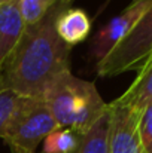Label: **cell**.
Segmentation results:
<instances>
[{"label":"cell","instance_id":"cell-1","mask_svg":"<svg viewBox=\"0 0 152 153\" xmlns=\"http://www.w3.org/2000/svg\"><path fill=\"white\" fill-rule=\"evenodd\" d=\"M70 6L66 0H55L39 22L25 25L16 49L0 73L7 88L19 95L42 98L51 82L70 70V46L55 28L58 13Z\"/></svg>","mask_w":152,"mask_h":153},{"label":"cell","instance_id":"cell-2","mask_svg":"<svg viewBox=\"0 0 152 153\" xmlns=\"http://www.w3.org/2000/svg\"><path fill=\"white\" fill-rule=\"evenodd\" d=\"M42 98L57 125L76 132H85L109 108L94 83L76 77L70 70L51 82Z\"/></svg>","mask_w":152,"mask_h":153},{"label":"cell","instance_id":"cell-3","mask_svg":"<svg viewBox=\"0 0 152 153\" xmlns=\"http://www.w3.org/2000/svg\"><path fill=\"white\" fill-rule=\"evenodd\" d=\"M57 128L60 126L43 98L21 95L1 140L13 153H36L39 144Z\"/></svg>","mask_w":152,"mask_h":153},{"label":"cell","instance_id":"cell-4","mask_svg":"<svg viewBox=\"0 0 152 153\" xmlns=\"http://www.w3.org/2000/svg\"><path fill=\"white\" fill-rule=\"evenodd\" d=\"M152 55V3L133 25L130 33L97 62L100 77L118 76L128 70H139Z\"/></svg>","mask_w":152,"mask_h":153},{"label":"cell","instance_id":"cell-5","mask_svg":"<svg viewBox=\"0 0 152 153\" xmlns=\"http://www.w3.org/2000/svg\"><path fill=\"white\" fill-rule=\"evenodd\" d=\"M109 153H145L139 134L140 113L116 100L109 102Z\"/></svg>","mask_w":152,"mask_h":153},{"label":"cell","instance_id":"cell-6","mask_svg":"<svg viewBox=\"0 0 152 153\" xmlns=\"http://www.w3.org/2000/svg\"><path fill=\"white\" fill-rule=\"evenodd\" d=\"M152 1H131L119 15L112 18L96 33L91 45V55L100 62L133 28Z\"/></svg>","mask_w":152,"mask_h":153},{"label":"cell","instance_id":"cell-7","mask_svg":"<svg viewBox=\"0 0 152 153\" xmlns=\"http://www.w3.org/2000/svg\"><path fill=\"white\" fill-rule=\"evenodd\" d=\"M24 28L18 3L0 1V73L16 49Z\"/></svg>","mask_w":152,"mask_h":153},{"label":"cell","instance_id":"cell-8","mask_svg":"<svg viewBox=\"0 0 152 153\" xmlns=\"http://www.w3.org/2000/svg\"><path fill=\"white\" fill-rule=\"evenodd\" d=\"M55 28L60 39L72 48L90 36L91 21L84 9L70 6L58 13L55 19Z\"/></svg>","mask_w":152,"mask_h":153},{"label":"cell","instance_id":"cell-9","mask_svg":"<svg viewBox=\"0 0 152 153\" xmlns=\"http://www.w3.org/2000/svg\"><path fill=\"white\" fill-rule=\"evenodd\" d=\"M116 101L131 107L139 113L146 105L152 104V55L139 68V74L130 88L118 97Z\"/></svg>","mask_w":152,"mask_h":153},{"label":"cell","instance_id":"cell-10","mask_svg":"<svg viewBox=\"0 0 152 153\" xmlns=\"http://www.w3.org/2000/svg\"><path fill=\"white\" fill-rule=\"evenodd\" d=\"M110 110L100 116L85 132H79L78 146L70 153H109Z\"/></svg>","mask_w":152,"mask_h":153},{"label":"cell","instance_id":"cell-11","mask_svg":"<svg viewBox=\"0 0 152 153\" xmlns=\"http://www.w3.org/2000/svg\"><path fill=\"white\" fill-rule=\"evenodd\" d=\"M79 141V132L70 128H57L42 143V153H70Z\"/></svg>","mask_w":152,"mask_h":153},{"label":"cell","instance_id":"cell-12","mask_svg":"<svg viewBox=\"0 0 152 153\" xmlns=\"http://www.w3.org/2000/svg\"><path fill=\"white\" fill-rule=\"evenodd\" d=\"M21 95L16 94L15 91H12L10 88H7L0 76V138L3 135V132L6 131L15 110L19 101Z\"/></svg>","mask_w":152,"mask_h":153},{"label":"cell","instance_id":"cell-13","mask_svg":"<svg viewBox=\"0 0 152 153\" xmlns=\"http://www.w3.org/2000/svg\"><path fill=\"white\" fill-rule=\"evenodd\" d=\"M54 1L55 0H19L18 7H19L24 24L33 25L39 22L46 15V12L54 4Z\"/></svg>","mask_w":152,"mask_h":153},{"label":"cell","instance_id":"cell-14","mask_svg":"<svg viewBox=\"0 0 152 153\" xmlns=\"http://www.w3.org/2000/svg\"><path fill=\"white\" fill-rule=\"evenodd\" d=\"M139 134L145 153H152V104L146 105L140 111Z\"/></svg>","mask_w":152,"mask_h":153},{"label":"cell","instance_id":"cell-15","mask_svg":"<svg viewBox=\"0 0 152 153\" xmlns=\"http://www.w3.org/2000/svg\"><path fill=\"white\" fill-rule=\"evenodd\" d=\"M0 1H15V3H18L19 0H0Z\"/></svg>","mask_w":152,"mask_h":153},{"label":"cell","instance_id":"cell-16","mask_svg":"<svg viewBox=\"0 0 152 153\" xmlns=\"http://www.w3.org/2000/svg\"><path fill=\"white\" fill-rule=\"evenodd\" d=\"M133 1H152V0H133Z\"/></svg>","mask_w":152,"mask_h":153},{"label":"cell","instance_id":"cell-17","mask_svg":"<svg viewBox=\"0 0 152 153\" xmlns=\"http://www.w3.org/2000/svg\"><path fill=\"white\" fill-rule=\"evenodd\" d=\"M66 1H69V3H73V1H75V0H66Z\"/></svg>","mask_w":152,"mask_h":153},{"label":"cell","instance_id":"cell-18","mask_svg":"<svg viewBox=\"0 0 152 153\" xmlns=\"http://www.w3.org/2000/svg\"><path fill=\"white\" fill-rule=\"evenodd\" d=\"M40 153H42V152H40Z\"/></svg>","mask_w":152,"mask_h":153}]
</instances>
